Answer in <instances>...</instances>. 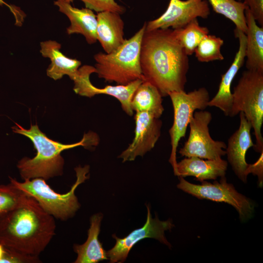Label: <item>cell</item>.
<instances>
[{
	"label": "cell",
	"mask_w": 263,
	"mask_h": 263,
	"mask_svg": "<svg viewBox=\"0 0 263 263\" xmlns=\"http://www.w3.org/2000/svg\"><path fill=\"white\" fill-rule=\"evenodd\" d=\"M56 228L55 218L25 194L16 207L4 214L0 224V243L38 257L53 239Z\"/></svg>",
	"instance_id": "cell-2"
},
{
	"label": "cell",
	"mask_w": 263,
	"mask_h": 263,
	"mask_svg": "<svg viewBox=\"0 0 263 263\" xmlns=\"http://www.w3.org/2000/svg\"><path fill=\"white\" fill-rule=\"evenodd\" d=\"M244 14L247 26L246 67L248 70L263 72V27L257 25L247 7Z\"/></svg>",
	"instance_id": "cell-21"
},
{
	"label": "cell",
	"mask_w": 263,
	"mask_h": 263,
	"mask_svg": "<svg viewBox=\"0 0 263 263\" xmlns=\"http://www.w3.org/2000/svg\"><path fill=\"white\" fill-rule=\"evenodd\" d=\"M71 3L75 0H63ZM86 8L97 12L111 11L122 14L125 11L124 7L118 4L114 0H80Z\"/></svg>",
	"instance_id": "cell-27"
},
{
	"label": "cell",
	"mask_w": 263,
	"mask_h": 263,
	"mask_svg": "<svg viewBox=\"0 0 263 263\" xmlns=\"http://www.w3.org/2000/svg\"><path fill=\"white\" fill-rule=\"evenodd\" d=\"M140 63L143 81L155 86L162 97L172 92L185 91L188 57L174 29L145 30Z\"/></svg>",
	"instance_id": "cell-1"
},
{
	"label": "cell",
	"mask_w": 263,
	"mask_h": 263,
	"mask_svg": "<svg viewBox=\"0 0 263 263\" xmlns=\"http://www.w3.org/2000/svg\"><path fill=\"white\" fill-rule=\"evenodd\" d=\"M216 13L232 21L236 28L245 34L247 30L245 10L247 7L243 2L235 0H208Z\"/></svg>",
	"instance_id": "cell-23"
},
{
	"label": "cell",
	"mask_w": 263,
	"mask_h": 263,
	"mask_svg": "<svg viewBox=\"0 0 263 263\" xmlns=\"http://www.w3.org/2000/svg\"><path fill=\"white\" fill-rule=\"evenodd\" d=\"M95 72L94 67L90 65H85L79 68L77 75L73 79L75 92L88 97L99 94L113 96L120 102L123 110L129 116H132L133 111L131 105L132 99L143 80L138 79L126 85H107L103 88H99L94 86L90 79V75Z\"/></svg>",
	"instance_id": "cell-12"
},
{
	"label": "cell",
	"mask_w": 263,
	"mask_h": 263,
	"mask_svg": "<svg viewBox=\"0 0 263 263\" xmlns=\"http://www.w3.org/2000/svg\"><path fill=\"white\" fill-rule=\"evenodd\" d=\"M174 30L177 39L188 56L194 53L201 40L209 33L207 27L200 25L197 19L182 28Z\"/></svg>",
	"instance_id": "cell-24"
},
{
	"label": "cell",
	"mask_w": 263,
	"mask_h": 263,
	"mask_svg": "<svg viewBox=\"0 0 263 263\" xmlns=\"http://www.w3.org/2000/svg\"><path fill=\"white\" fill-rule=\"evenodd\" d=\"M102 217L101 213L94 214L91 217L86 241L82 244L74 245V250L77 254L75 263H96L108 259L106 252L98 240Z\"/></svg>",
	"instance_id": "cell-20"
},
{
	"label": "cell",
	"mask_w": 263,
	"mask_h": 263,
	"mask_svg": "<svg viewBox=\"0 0 263 263\" xmlns=\"http://www.w3.org/2000/svg\"><path fill=\"white\" fill-rule=\"evenodd\" d=\"M227 162L222 158L204 160L197 157H186L177 163L175 175L193 176L201 182L225 176Z\"/></svg>",
	"instance_id": "cell-17"
},
{
	"label": "cell",
	"mask_w": 263,
	"mask_h": 263,
	"mask_svg": "<svg viewBox=\"0 0 263 263\" xmlns=\"http://www.w3.org/2000/svg\"><path fill=\"white\" fill-rule=\"evenodd\" d=\"M38 257L27 255L17 250L4 246V253L0 263H40Z\"/></svg>",
	"instance_id": "cell-28"
},
{
	"label": "cell",
	"mask_w": 263,
	"mask_h": 263,
	"mask_svg": "<svg viewBox=\"0 0 263 263\" xmlns=\"http://www.w3.org/2000/svg\"><path fill=\"white\" fill-rule=\"evenodd\" d=\"M239 1H241V0H239Z\"/></svg>",
	"instance_id": "cell-34"
},
{
	"label": "cell",
	"mask_w": 263,
	"mask_h": 263,
	"mask_svg": "<svg viewBox=\"0 0 263 263\" xmlns=\"http://www.w3.org/2000/svg\"><path fill=\"white\" fill-rule=\"evenodd\" d=\"M88 165L75 168L76 180L66 193L55 192L42 178L26 179L19 182L9 177L10 183L25 194L34 198L42 209L53 217L65 221L72 217L80 207L75 194L77 187L89 179Z\"/></svg>",
	"instance_id": "cell-5"
},
{
	"label": "cell",
	"mask_w": 263,
	"mask_h": 263,
	"mask_svg": "<svg viewBox=\"0 0 263 263\" xmlns=\"http://www.w3.org/2000/svg\"><path fill=\"white\" fill-rule=\"evenodd\" d=\"M5 213H0V224L1 223V222L2 221V219L3 217V216H4Z\"/></svg>",
	"instance_id": "cell-33"
},
{
	"label": "cell",
	"mask_w": 263,
	"mask_h": 263,
	"mask_svg": "<svg viewBox=\"0 0 263 263\" xmlns=\"http://www.w3.org/2000/svg\"><path fill=\"white\" fill-rule=\"evenodd\" d=\"M173 109V124L169 130L171 147L169 162L174 173L176 170V152L180 140L186 135L187 129L196 110H204L210 100L207 89L201 87L188 93L185 91L169 93Z\"/></svg>",
	"instance_id": "cell-7"
},
{
	"label": "cell",
	"mask_w": 263,
	"mask_h": 263,
	"mask_svg": "<svg viewBox=\"0 0 263 263\" xmlns=\"http://www.w3.org/2000/svg\"><path fill=\"white\" fill-rule=\"evenodd\" d=\"M120 14L111 11L98 12L96 15V38L106 53L122 45L124 38V23Z\"/></svg>",
	"instance_id": "cell-18"
},
{
	"label": "cell",
	"mask_w": 263,
	"mask_h": 263,
	"mask_svg": "<svg viewBox=\"0 0 263 263\" xmlns=\"http://www.w3.org/2000/svg\"><path fill=\"white\" fill-rule=\"evenodd\" d=\"M234 32L235 37L238 38L239 42L238 51L230 66L226 72L222 75L217 93L208 103V106L219 109L227 116L229 115L232 104L231 84L238 72L243 66L245 58L246 35L236 28L234 30Z\"/></svg>",
	"instance_id": "cell-15"
},
{
	"label": "cell",
	"mask_w": 263,
	"mask_h": 263,
	"mask_svg": "<svg viewBox=\"0 0 263 263\" xmlns=\"http://www.w3.org/2000/svg\"><path fill=\"white\" fill-rule=\"evenodd\" d=\"M249 173H252L258 177L260 186H262L263 182V151L261 152V155L258 159L253 164H248L246 170V174L248 176Z\"/></svg>",
	"instance_id": "cell-30"
},
{
	"label": "cell",
	"mask_w": 263,
	"mask_h": 263,
	"mask_svg": "<svg viewBox=\"0 0 263 263\" xmlns=\"http://www.w3.org/2000/svg\"><path fill=\"white\" fill-rule=\"evenodd\" d=\"M40 46L41 55L51 60L46 71L47 75L56 80L67 75L72 80L77 74L81 62L65 56L60 51L61 44L56 41H42Z\"/></svg>",
	"instance_id": "cell-19"
},
{
	"label": "cell",
	"mask_w": 263,
	"mask_h": 263,
	"mask_svg": "<svg viewBox=\"0 0 263 263\" xmlns=\"http://www.w3.org/2000/svg\"><path fill=\"white\" fill-rule=\"evenodd\" d=\"M177 188L200 199L223 202L230 205L237 211L242 221L248 219L252 215L254 205L245 196L238 192L233 185L227 182L225 176L220 182L211 183L206 181L200 185L191 183L184 177H179Z\"/></svg>",
	"instance_id": "cell-8"
},
{
	"label": "cell",
	"mask_w": 263,
	"mask_h": 263,
	"mask_svg": "<svg viewBox=\"0 0 263 263\" xmlns=\"http://www.w3.org/2000/svg\"><path fill=\"white\" fill-rule=\"evenodd\" d=\"M134 137L118 157L123 162L133 161L151 150L161 135L162 121L149 113L136 112Z\"/></svg>",
	"instance_id": "cell-13"
},
{
	"label": "cell",
	"mask_w": 263,
	"mask_h": 263,
	"mask_svg": "<svg viewBox=\"0 0 263 263\" xmlns=\"http://www.w3.org/2000/svg\"><path fill=\"white\" fill-rule=\"evenodd\" d=\"M212 118V114L209 111L194 112L189 123L188 138L178 152L181 156L216 160L222 158L226 154L225 143L214 140L209 134L208 125Z\"/></svg>",
	"instance_id": "cell-9"
},
{
	"label": "cell",
	"mask_w": 263,
	"mask_h": 263,
	"mask_svg": "<svg viewBox=\"0 0 263 263\" xmlns=\"http://www.w3.org/2000/svg\"><path fill=\"white\" fill-rule=\"evenodd\" d=\"M147 220L142 227L134 229L123 238L113 235L116 243L112 248L106 252L110 263L125 262L132 248L138 242L145 238H154L170 248L171 244L167 240L165 232L171 229L174 225L170 219L162 221L157 216L153 218L149 206H147Z\"/></svg>",
	"instance_id": "cell-10"
},
{
	"label": "cell",
	"mask_w": 263,
	"mask_h": 263,
	"mask_svg": "<svg viewBox=\"0 0 263 263\" xmlns=\"http://www.w3.org/2000/svg\"><path fill=\"white\" fill-rule=\"evenodd\" d=\"M232 94V104L229 116L243 112L253 129L256 143L253 148L263 151L261 129L263 123V72L246 70L240 77Z\"/></svg>",
	"instance_id": "cell-6"
},
{
	"label": "cell",
	"mask_w": 263,
	"mask_h": 263,
	"mask_svg": "<svg viewBox=\"0 0 263 263\" xmlns=\"http://www.w3.org/2000/svg\"><path fill=\"white\" fill-rule=\"evenodd\" d=\"M146 23L132 37L110 53L99 52L94 56L95 73L106 82L126 85L143 79L140 55Z\"/></svg>",
	"instance_id": "cell-4"
},
{
	"label": "cell",
	"mask_w": 263,
	"mask_h": 263,
	"mask_svg": "<svg viewBox=\"0 0 263 263\" xmlns=\"http://www.w3.org/2000/svg\"><path fill=\"white\" fill-rule=\"evenodd\" d=\"M4 253V246L0 243V261Z\"/></svg>",
	"instance_id": "cell-32"
},
{
	"label": "cell",
	"mask_w": 263,
	"mask_h": 263,
	"mask_svg": "<svg viewBox=\"0 0 263 263\" xmlns=\"http://www.w3.org/2000/svg\"><path fill=\"white\" fill-rule=\"evenodd\" d=\"M240 125L228 138L226 147L227 160L237 176L244 183L247 182L246 170L248 164L245 159L247 150L254 148L251 135L252 126L243 112H240Z\"/></svg>",
	"instance_id": "cell-14"
},
{
	"label": "cell",
	"mask_w": 263,
	"mask_h": 263,
	"mask_svg": "<svg viewBox=\"0 0 263 263\" xmlns=\"http://www.w3.org/2000/svg\"><path fill=\"white\" fill-rule=\"evenodd\" d=\"M131 105L133 112L148 113L159 118L164 111L160 93L155 86L147 81H143L136 90Z\"/></svg>",
	"instance_id": "cell-22"
},
{
	"label": "cell",
	"mask_w": 263,
	"mask_h": 263,
	"mask_svg": "<svg viewBox=\"0 0 263 263\" xmlns=\"http://www.w3.org/2000/svg\"><path fill=\"white\" fill-rule=\"evenodd\" d=\"M210 13L207 0H170L167 9L161 16L146 23L145 30L182 28L197 18H207Z\"/></svg>",
	"instance_id": "cell-11"
},
{
	"label": "cell",
	"mask_w": 263,
	"mask_h": 263,
	"mask_svg": "<svg viewBox=\"0 0 263 263\" xmlns=\"http://www.w3.org/2000/svg\"><path fill=\"white\" fill-rule=\"evenodd\" d=\"M3 4L6 5L9 8H10V11L14 14L16 20L19 19L22 16L23 13L19 9H18V7L9 5L3 0H0V6H2Z\"/></svg>",
	"instance_id": "cell-31"
},
{
	"label": "cell",
	"mask_w": 263,
	"mask_h": 263,
	"mask_svg": "<svg viewBox=\"0 0 263 263\" xmlns=\"http://www.w3.org/2000/svg\"><path fill=\"white\" fill-rule=\"evenodd\" d=\"M25 194L11 183L0 185V213H6L16 207Z\"/></svg>",
	"instance_id": "cell-26"
},
{
	"label": "cell",
	"mask_w": 263,
	"mask_h": 263,
	"mask_svg": "<svg viewBox=\"0 0 263 263\" xmlns=\"http://www.w3.org/2000/svg\"><path fill=\"white\" fill-rule=\"evenodd\" d=\"M54 4L70 21V25L67 28L68 35L80 34L85 37L89 44L96 42L97 18L93 10L87 8L79 9L73 7L70 2L63 0H56Z\"/></svg>",
	"instance_id": "cell-16"
},
{
	"label": "cell",
	"mask_w": 263,
	"mask_h": 263,
	"mask_svg": "<svg viewBox=\"0 0 263 263\" xmlns=\"http://www.w3.org/2000/svg\"><path fill=\"white\" fill-rule=\"evenodd\" d=\"M12 129L14 132L29 138L37 150L34 157H25L18 163L17 167L23 180L38 178L46 180L60 176L64 165V160L61 155L62 151L80 146L89 148L98 143V137L93 132L85 134L77 143L64 144L48 138L37 124H31L29 129H25L16 124Z\"/></svg>",
	"instance_id": "cell-3"
},
{
	"label": "cell",
	"mask_w": 263,
	"mask_h": 263,
	"mask_svg": "<svg viewBox=\"0 0 263 263\" xmlns=\"http://www.w3.org/2000/svg\"><path fill=\"white\" fill-rule=\"evenodd\" d=\"M223 44L224 40L221 38L207 34L195 49V56L202 62L222 60L224 57L221 52V48Z\"/></svg>",
	"instance_id": "cell-25"
},
{
	"label": "cell",
	"mask_w": 263,
	"mask_h": 263,
	"mask_svg": "<svg viewBox=\"0 0 263 263\" xmlns=\"http://www.w3.org/2000/svg\"><path fill=\"white\" fill-rule=\"evenodd\" d=\"M243 2L256 22L263 27V0H244Z\"/></svg>",
	"instance_id": "cell-29"
}]
</instances>
